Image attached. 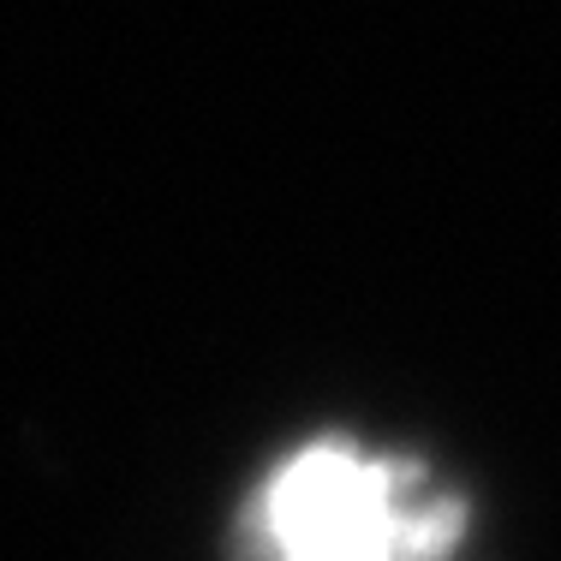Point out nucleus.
Here are the masks:
<instances>
[{
  "instance_id": "nucleus-1",
  "label": "nucleus",
  "mask_w": 561,
  "mask_h": 561,
  "mask_svg": "<svg viewBox=\"0 0 561 561\" xmlns=\"http://www.w3.org/2000/svg\"><path fill=\"white\" fill-rule=\"evenodd\" d=\"M466 507L412 460L311 443L270 472L251 507L263 561H454Z\"/></svg>"
}]
</instances>
